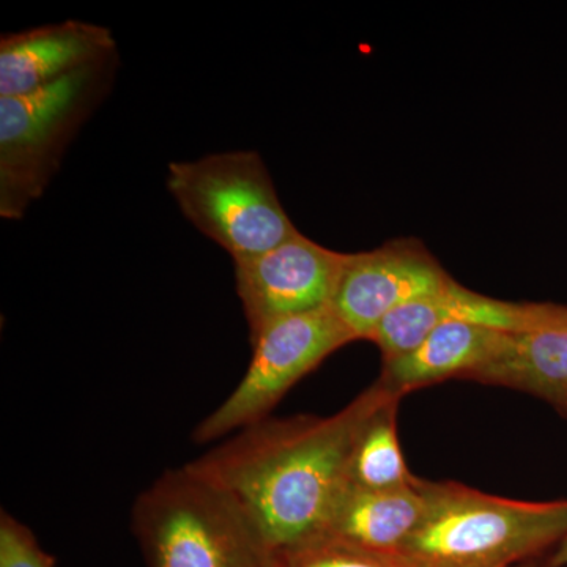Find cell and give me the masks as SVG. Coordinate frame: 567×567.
<instances>
[{
  "label": "cell",
  "mask_w": 567,
  "mask_h": 567,
  "mask_svg": "<svg viewBox=\"0 0 567 567\" xmlns=\"http://www.w3.org/2000/svg\"><path fill=\"white\" fill-rule=\"evenodd\" d=\"M391 394L377 380L334 415L267 417L188 465L233 496L281 558L327 535L358 429Z\"/></svg>",
  "instance_id": "1"
},
{
  "label": "cell",
  "mask_w": 567,
  "mask_h": 567,
  "mask_svg": "<svg viewBox=\"0 0 567 567\" xmlns=\"http://www.w3.org/2000/svg\"><path fill=\"white\" fill-rule=\"evenodd\" d=\"M420 525L399 548L404 567H513L567 536V499L518 502L423 481Z\"/></svg>",
  "instance_id": "2"
},
{
  "label": "cell",
  "mask_w": 567,
  "mask_h": 567,
  "mask_svg": "<svg viewBox=\"0 0 567 567\" xmlns=\"http://www.w3.org/2000/svg\"><path fill=\"white\" fill-rule=\"evenodd\" d=\"M132 528L148 567H278L240 505L188 464L137 496Z\"/></svg>",
  "instance_id": "3"
},
{
  "label": "cell",
  "mask_w": 567,
  "mask_h": 567,
  "mask_svg": "<svg viewBox=\"0 0 567 567\" xmlns=\"http://www.w3.org/2000/svg\"><path fill=\"white\" fill-rule=\"evenodd\" d=\"M118 55L40 91L0 99V216L24 218L47 192L66 148L114 84Z\"/></svg>",
  "instance_id": "4"
},
{
  "label": "cell",
  "mask_w": 567,
  "mask_h": 567,
  "mask_svg": "<svg viewBox=\"0 0 567 567\" xmlns=\"http://www.w3.org/2000/svg\"><path fill=\"white\" fill-rule=\"evenodd\" d=\"M167 189L185 218L233 260L259 256L300 234L257 152L215 153L171 163Z\"/></svg>",
  "instance_id": "5"
},
{
  "label": "cell",
  "mask_w": 567,
  "mask_h": 567,
  "mask_svg": "<svg viewBox=\"0 0 567 567\" xmlns=\"http://www.w3.org/2000/svg\"><path fill=\"white\" fill-rule=\"evenodd\" d=\"M357 341L331 306L286 317L251 339L252 360L233 394L197 425V443L215 442L267 420L284 395L330 354Z\"/></svg>",
  "instance_id": "6"
},
{
  "label": "cell",
  "mask_w": 567,
  "mask_h": 567,
  "mask_svg": "<svg viewBox=\"0 0 567 567\" xmlns=\"http://www.w3.org/2000/svg\"><path fill=\"white\" fill-rule=\"evenodd\" d=\"M346 259L300 233L270 251L234 260L251 339L276 320L331 306Z\"/></svg>",
  "instance_id": "7"
},
{
  "label": "cell",
  "mask_w": 567,
  "mask_h": 567,
  "mask_svg": "<svg viewBox=\"0 0 567 567\" xmlns=\"http://www.w3.org/2000/svg\"><path fill=\"white\" fill-rule=\"evenodd\" d=\"M453 276L417 238H394L371 251L347 254L331 309L368 339L385 317L410 301L440 292Z\"/></svg>",
  "instance_id": "8"
},
{
  "label": "cell",
  "mask_w": 567,
  "mask_h": 567,
  "mask_svg": "<svg viewBox=\"0 0 567 567\" xmlns=\"http://www.w3.org/2000/svg\"><path fill=\"white\" fill-rule=\"evenodd\" d=\"M567 305L518 303L473 292L453 279L445 289L410 301L380 322L369 341L383 361L412 352L440 324L465 322L503 333L522 334L546 330L563 322Z\"/></svg>",
  "instance_id": "9"
},
{
  "label": "cell",
  "mask_w": 567,
  "mask_h": 567,
  "mask_svg": "<svg viewBox=\"0 0 567 567\" xmlns=\"http://www.w3.org/2000/svg\"><path fill=\"white\" fill-rule=\"evenodd\" d=\"M118 55L111 29L66 20L0 37V99L28 95Z\"/></svg>",
  "instance_id": "10"
},
{
  "label": "cell",
  "mask_w": 567,
  "mask_h": 567,
  "mask_svg": "<svg viewBox=\"0 0 567 567\" xmlns=\"http://www.w3.org/2000/svg\"><path fill=\"white\" fill-rule=\"evenodd\" d=\"M425 509L423 480L391 491L347 486L334 507L323 539H334L361 550L395 557L412 536Z\"/></svg>",
  "instance_id": "11"
},
{
  "label": "cell",
  "mask_w": 567,
  "mask_h": 567,
  "mask_svg": "<svg viewBox=\"0 0 567 567\" xmlns=\"http://www.w3.org/2000/svg\"><path fill=\"white\" fill-rule=\"evenodd\" d=\"M506 334L465 322L440 324L412 352L383 361L379 382L404 398L410 391L447 379L466 380L491 360Z\"/></svg>",
  "instance_id": "12"
},
{
  "label": "cell",
  "mask_w": 567,
  "mask_h": 567,
  "mask_svg": "<svg viewBox=\"0 0 567 567\" xmlns=\"http://www.w3.org/2000/svg\"><path fill=\"white\" fill-rule=\"evenodd\" d=\"M466 380L536 395L567 415V319L546 330L506 334Z\"/></svg>",
  "instance_id": "13"
},
{
  "label": "cell",
  "mask_w": 567,
  "mask_h": 567,
  "mask_svg": "<svg viewBox=\"0 0 567 567\" xmlns=\"http://www.w3.org/2000/svg\"><path fill=\"white\" fill-rule=\"evenodd\" d=\"M401 395H388L369 413L354 436L347 466V486L391 491L412 486L417 477L406 468L398 434Z\"/></svg>",
  "instance_id": "14"
},
{
  "label": "cell",
  "mask_w": 567,
  "mask_h": 567,
  "mask_svg": "<svg viewBox=\"0 0 567 567\" xmlns=\"http://www.w3.org/2000/svg\"><path fill=\"white\" fill-rule=\"evenodd\" d=\"M278 567H404L393 557L361 550L334 539H320L278 558Z\"/></svg>",
  "instance_id": "15"
},
{
  "label": "cell",
  "mask_w": 567,
  "mask_h": 567,
  "mask_svg": "<svg viewBox=\"0 0 567 567\" xmlns=\"http://www.w3.org/2000/svg\"><path fill=\"white\" fill-rule=\"evenodd\" d=\"M0 567H55L32 529L7 511L0 514Z\"/></svg>",
  "instance_id": "16"
},
{
  "label": "cell",
  "mask_w": 567,
  "mask_h": 567,
  "mask_svg": "<svg viewBox=\"0 0 567 567\" xmlns=\"http://www.w3.org/2000/svg\"><path fill=\"white\" fill-rule=\"evenodd\" d=\"M567 566V536L561 543L558 544L554 557L550 559V567H566Z\"/></svg>",
  "instance_id": "17"
},
{
  "label": "cell",
  "mask_w": 567,
  "mask_h": 567,
  "mask_svg": "<svg viewBox=\"0 0 567 567\" xmlns=\"http://www.w3.org/2000/svg\"><path fill=\"white\" fill-rule=\"evenodd\" d=\"M513 567H533V566H527V565H524V563H522V565H517V566H513Z\"/></svg>",
  "instance_id": "18"
}]
</instances>
